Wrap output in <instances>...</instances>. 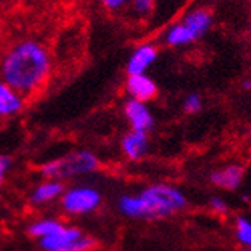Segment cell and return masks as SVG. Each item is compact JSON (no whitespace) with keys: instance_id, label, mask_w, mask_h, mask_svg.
Returning <instances> with one entry per match:
<instances>
[{"instance_id":"23","label":"cell","mask_w":251,"mask_h":251,"mask_svg":"<svg viewBox=\"0 0 251 251\" xmlns=\"http://www.w3.org/2000/svg\"><path fill=\"white\" fill-rule=\"evenodd\" d=\"M248 31H250V34H251V20H250V24H248Z\"/></svg>"},{"instance_id":"12","label":"cell","mask_w":251,"mask_h":251,"mask_svg":"<svg viewBox=\"0 0 251 251\" xmlns=\"http://www.w3.org/2000/svg\"><path fill=\"white\" fill-rule=\"evenodd\" d=\"M26 99L13 86L0 80V121H8L25 110Z\"/></svg>"},{"instance_id":"2","label":"cell","mask_w":251,"mask_h":251,"mask_svg":"<svg viewBox=\"0 0 251 251\" xmlns=\"http://www.w3.org/2000/svg\"><path fill=\"white\" fill-rule=\"evenodd\" d=\"M188 198L173 183L157 182L137 193H122L116 201L119 214L131 221H159L188 208Z\"/></svg>"},{"instance_id":"5","label":"cell","mask_w":251,"mask_h":251,"mask_svg":"<svg viewBox=\"0 0 251 251\" xmlns=\"http://www.w3.org/2000/svg\"><path fill=\"white\" fill-rule=\"evenodd\" d=\"M103 203L102 191L90 183L67 187L59 201V208L67 217H83L96 213Z\"/></svg>"},{"instance_id":"7","label":"cell","mask_w":251,"mask_h":251,"mask_svg":"<svg viewBox=\"0 0 251 251\" xmlns=\"http://www.w3.org/2000/svg\"><path fill=\"white\" fill-rule=\"evenodd\" d=\"M124 116L129 125V129L150 133L154 126V116H152V111L150 110L147 102L128 97L124 103Z\"/></svg>"},{"instance_id":"14","label":"cell","mask_w":251,"mask_h":251,"mask_svg":"<svg viewBox=\"0 0 251 251\" xmlns=\"http://www.w3.org/2000/svg\"><path fill=\"white\" fill-rule=\"evenodd\" d=\"M65 221L59 219V217H37V219H32L28 225H26V233L29 237L36 239V241H40V239L50 236L51 233H54L57 228L63 224Z\"/></svg>"},{"instance_id":"16","label":"cell","mask_w":251,"mask_h":251,"mask_svg":"<svg viewBox=\"0 0 251 251\" xmlns=\"http://www.w3.org/2000/svg\"><path fill=\"white\" fill-rule=\"evenodd\" d=\"M203 106V100H202V96L198 93H190L187 97L183 99L182 108L183 111L187 114H198Z\"/></svg>"},{"instance_id":"6","label":"cell","mask_w":251,"mask_h":251,"mask_svg":"<svg viewBox=\"0 0 251 251\" xmlns=\"http://www.w3.org/2000/svg\"><path fill=\"white\" fill-rule=\"evenodd\" d=\"M42 251H93L96 239L80 226L63 222L56 231L37 241Z\"/></svg>"},{"instance_id":"19","label":"cell","mask_w":251,"mask_h":251,"mask_svg":"<svg viewBox=\"0 0 251 251\" xmlns=\"http://www.w3.org/2000/svg\"><path fill=\"white\" fill-rule=\"evenodd\" d=\"M99 3L108 13H119V11L129 6L131 0H99Z\"/></svg>"},{"instance_id":"1","label":"cell","mask_w":251,"mask_h":251,"mask_svg":"<svg viewBox=\"0 0 251 251\" xmlns=\"http://www.w3.org/2000/svg\"><path fill=\"white\" fill-rule=\"evenodd\" d=\"M54 59L39 39L24 37L0 52V80L13 86L25 99L39 96L51 80Z\"/></svg>"},{"instance_id":"10","label":"cell","mask_w":251,"mask_h":251,"mask_svg":"<svg viewBox=\"0 0 251 251\" xmlns=\"http://www.w3.org/2000/svg\"><path fill=\"white\" fill-rule=\"evenodd\" d=\"M65 182L57 179H43L29 193V203L32 206H48L54 202H59L65 191Z\"/></svg>"},{"instance_id":"24","label":"cell","mask_w":251,"mask_h":251,"mask_svg":"<svg viewBox=\"0 0 251 251\" xmlns=\"http://www.w3.org/2000/svg\"><path fill=\"white\" fill-rule=\"evenodd\" d=\"M241 251H251V248H242Z\"/></svg>"},{"instance_id":"8","label":"cell","mask_w":251,"mask_h":251,"mask_svg":"<svg viewBox=\"0 0 251 251\" xmlns=\"http://www.w3.org/2000/svg\"><path fill=\"white\" fill-rule=\"evenodd\" d=\"M159 57V50L154 43H140L129 54L126 62V74H147Z\"/></svg>"},{"instance_id":"13","label":"cell","mask_w":251,"mask_h":251,"mask_svg":"<svg viewBox=\"0 0 251 251\" xmlns=\"http://www.w3.org/2000/svg\"><path fill=\"white\" fill-rule=\"evenodd\" d=\"M125 91L129 99L148 103L157 96V85L148 74L128 75L125 82Z\"/></svg>"},{"instance_id":"21","label":"cell","mask_w":251,"mask_h":251,"mask_svg":"<svg viewBox=\"0 0 251 251\" xmlns=\"http://www.w3.org/2000/svg\"><path fill=\"white\" fill-rule=\"evenodd\" d=\"M20 0H0V5H5V6H13L16 3H19Z\"/></svg>"},{"instance_id":"15","label":"cell","mask_w":251,"mask_h":251,"mask_svg":"<svg viewBox=\"0 0 251 251\" xmlns=\"http://www.w3.org/2000/svg\"><path fill=\"white\" fill-rule=\"evenodd\" d=\"M234 237L242 248H251V221L245 216L234 219Z\"/></svg>"},{"instance_id":"9","label":"cell","mask_w":251,"mask_h":251,"mask_svg":"<svg viewBox=\"0 0 251 251\" xmlns=\"http://www.w3.org/2000/svg\"><path fill=\"white\" fill-rule=\"evenodd\" d=\"M245 170L241 163H226L210 173V182L213 187L224 191H234L242 185Z\"/></svg>"},{"instance_id":"20","label":"cell","mask_w":251,"mask_h":251,"mask_svg":"<svg viewBox=\"0 0 251 251\" xmlns=\"http://www.w3.org/2000/svg\"><path fill=\"white\" fill-rule=\"evenodd\" d=\"M13 163L14 159L9 154H0V187L5 183L11 168H13Z\"/></svg>"},{"instance_id":"17","label":"cell","mask_w":251,"mask_h":251,"mask_svg":"<svg viewBox=\"0 0 251 251\" xmlns=\"http://www.w3.org/2000/svg\"><path fill=\"white\" fill-rule=\"evenodd\" d=\"M208 208L217 216H225L230 211V206H228L226 201L221 198V196H211L208 199Z\"/></svg>"},{"instance_id":"3","label":"cell","mask_w":251,"mask_h":251,"mask_svg":"<svg viewBox=\"0 0 251 251\" xmlns=\"http://www.w3.org/2000/svg\"><path fill=\"white\" fill-rule=\"evenodd\" d=\"M100 168V159L91 150H73L59 157L50 159L39 165V174L43 179H57L67 182L91 176Z\"/></svg>"},{"instance_id":"18","label":"cell","mask_w":251,"mask_h":251,"mask_svg":"<svg viewBox=\"0 0 251 251\" xmlns=\"http://www.w3.org/2000/svg\"><path fill=\"white\" fill-rule=\"evenodd\" d=\"M152 5H154V0H131V9L134 11V14L139 17H145L151 13Z\"/></svg>"},{"instance_id":"25","label":"cell","mask_w":251,"mask_h":251,"mask_svg":"<svg viewBox=\"0 0 251 251\" xmlns=\"http://www.w3.org/2000/svg\"><path fill=\"white\" fill-rule=\"evenodd\" d=\"M250 140H251V129H250Z\"/></svg>"},{"instance_id":"11","label":"cell","mask_w":251,"mask_h":251,"mask_svg":"<svg viewBox=\"0 0 251 251\" xmlns=\"http://www.w3.org/2000/svg\"><path fill=\"white\" fill-rule=\"evenodd\" d=\"M121 151L126 160L140 162L145 159L150 151V137L148 133L129 129L121 139Z\"/></svg>"},{"instance_id":"22","label":"cell","mask_w":251,"mask_h":251,"mask_svg":"<svg viewBox=\"0 0 251 251\" xmlns=\"http://www.w3.org/2000/svg\"><path fill=\"white\" fill-rule=\"evenodd\" d=\"M242 88H244L245 91L251 90V79H247V80H244V82H242Z\"/></svg>"},{"instance_id":"4","label":"cell","mask_w":251,"mask_h":251,"mask_svg":"<svg viewBox=\"0 0 251 251\" xmlns=\"http://www.w3.org/2000/svg\"><path fill=\"white\" fill-rule=\"evenodd\" d=\"M213 26V14L203 6L194 8L177 24L165 31V43L171 48L187 47L202 39Z\"/></svg>"}]
</instances>
